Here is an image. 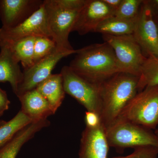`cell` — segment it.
<instances>
[{
    "mask_svg": "<svg viewBox=\"0 0 158 158\" xmlns=\"http://www.w3.org/2000/svg\"><path fill=\"white\" fill-rule=\"evenodd\" d=\"M76 54L69 66L79 76L94 85L122 73L114 51L107 43L90 44L78 49Z\"/></svg>",
    "mask_w": 158,
    "mask_h": 158,
    "instance_id": "6da1fadb",
    "label": "cell"
},
{
    "mask_svg": "<svg viewBox=\"0 0 158 158\" xmlns=\"http://www.w3.org/2000/svg\"><path fill=\"white\" fill-rule=\"evenodd\" d=\"M139 77L118 73L98 85L101 123L105 129L116 121L128 103L138 92Z\"/></svg>",
    "mask_w": 158,
    "mask_h": 158,
    "instance_id": "7a4b0ae2",
    "label": "cell"
},
{
    "mask_svg": "<svg viewBox=\"0 0 158 158\" xmlns=\"http://www.w3.org/2000/svg\"><path fill=\"white\" fill-rule=\"evenodd\" d=\"M117 119L148 129H156L158 126V85L146 87L138 92L123 108Z\"/></svg>",
    "mask_w": 158,
    "mask_h": 158,
    "instance_id": "3957f363",
    "label": "cell"
},
{
    "mask_svg": "<svg viewBox=\"0 0 158 158\" xmlns=\"http://www.w3.org/2000/svg\"><path fill=\"white\" fill-rule=\"evenodd\" d=\"M105 130L110 147L117 149L144 146L158 147V139L155 133L133 123L117 119Z\"/></svg>",
    "mask_w": 158,
    "mask_h": 158,
    "instance_id": "277c9868",
    "label": "cell"
},
{
    "mask_svg": "<svg viewBox=\"0 0 158 158\" xmlns=\"http://www.w3.org/2000/svg\"><path fill=\"white\" fill-rule=\"evenodd\" d=\"M48 26L51 38L60 50L72 51L69 37L81 10H70L57 5L54 0H44Z\"/></svg>",
    "mask_w": 158,
    "mask_h": 158,
    "instance_id": "5b68a950",
    "label": "cell"
},
{
    "mask_svg": "<svg viewBox=\"0 0 158 158\" xmlns=\"http://www.w3.org/2000/svg\"><path fill=\"white\" fill-rule=\"evenodd\" d=\"M102 37L113 48L121 72L139 77L146 57L133 34L118 36L103 34Z\"/></svg>",
    "mask_w": 158,
    "mask_h": 158,
    "instance_id": "8992f818",
    "label": "cell"
},
{
    "mask_svg": "<svg viewBox=\"0 0 158 158\" xmlns=\"http://www.w3.org/2000/svg\"><path fill=\"white\" fill-rule=\"evenodd\" d=\"M60 73L65 93L75 99L87 111L96 113L100 116L101 102L98 85L79 76L69 66L62 67Z\"/></svg>",
    "mask_w": 158,
    "mask_h": 158,
    "instance_id": "52a82bcc",
    "label": "cell"
},
{
    "mask_svg": "<svg viewBox=\"0 0 158 158\" xmlns=\"http://www.w3.org/2000/svg\"><path fill=\"white\" fill-rule=\"evenodd\" d=\"M78 50L65 51L56 49L30 68L24 69L22 81L19 86L15 95L19 98L26 92L36 89L40 83L52 74L53 69L61 59L72 54H76Z\"/></svg>",
    "mask_w": 158,
    "mask_h": 158,
    "instance_id": "ba28073f",
    "label": "cell"
},
{
    "mask_svg": "<svg viewBox=\"0 0 158 158\" xmlns=\"http://www.w3.org/2000/svg\"><path fill=\"white\" fill-rule=\"evenodd\" d=\"M31 37L51 38L44 3L37 11L20 24L10 28H0V47Z\"/></svg>",
    "mask_w": 158,
    "mask_h": 158,
    "instance_id": "9c48e42d",
    "label": "cell"
},
{
    "mask_svg": "<svg viewBox=\"0 0 158 158\" xmlns=\"http://www.w3.org/2000/svg\"><path fill=\"white\" fill-rule=\"evenodd\" d=\"M144 56L158 57V29L151 11L143 1L133 33Z\"/></svg>",
    "mask_w": 158,
    "mask_h": 158,
    "instance_id": "30bf717a",
    "label": "cell"
},
{
    "mask_svg": "<svg viewBox=\"0 0 158 158\" xmlns=\"http://www.w3.org/2000/svg\"><path fill=\"white\" fill-rule=\"evenodd\" d=\"M115 11L102 0H86L79 12L72 32L84 35L94 33L98 26L105 20L115 16Z\"/></svg>",
    "mask_w": 158,
    "mask_h": 158,
    "instance_id": "8fae6325",
    "label": "cell"
},
{
    "mask_svg": "<svg viewBox=\"0 0 158 158\" xmlns=\"http://www.w3.org/2000/svg\"><path fill=\"white\" fill-rule=\"evenodd\" d=\"M44 0H0L2 27L10 28L25 21L40 8Z\"/></svg>",
    "mask_w": 158,
    "mask_h": 158,
    "instance_id": "7c38bea8",
    "label": "cell"
},
{
    "mask_svg": "<svg viewBox=\"0 0 158 158\" xmlns=\"http://www.w3.org/2000/svg\"><path fill=\"white\" fill-rule=\"evenodd\" d=\"M109 147L101 123L95 127H86L81 135L79 158H108Z\"/></svg>",
    "mask_w": 158,
    "mask_h": 158,
    "instance_id": "4fadbf2b",
    "label": "cell"
},
{
    "mask_svg": "<svg viewBox=\"0 0 158 158\" xmlns=\"http://www.w3.org/2000/svg\"><path fill=\"white\" fill-rule=\"evenodd\" d=\"M18 98L21 104L20 110L33 122L47 119L56 113L49 103L36 89L26 92Z\"/></svg>",
    "mask_w": 158,
    "mask_h": 158,
    "instance_id": "5bb4252c",
    "label": "cell"
},
{
    "mask_svg": "<svg viewBox=\"0 0 158 158\" xmlns=\"http://www.w3.org/2000/svg\"><path fill=\"white\" fill-rule=\"evenodd\" d=\"M50 124V122L47 118L31 123L23 128L11 140L0 147V158H16L23 145Z\"/></svg>",
    "mask_w": 158,
    "mask_h": 158,
    "instance_id": "9a60e30c",
    "label": "cell"
},
{
    "mask_svg": "<svg viewBox=\"0 0 158 158\" xmlns=\"http://www.w3.org/2000/svg\"><path fill=\"white\" fill-rule=\"evenodd\" d=\"M0 83H10L15 94L23 81V72L19 61L10 49L6 46L0 47Z\"/></svg>",
    "mask_w": 158,
    "mask_h": 158,
    "instance_id": "2e32d148",
    "label": "cell"
},
{
    "mask_svg": "<svg viewBox=\"0 0 158 158\" xmlns=\"http://www.w3.org/2000/svg\"><path fill=\"white\" fill-rule=\"evenodd\" d=\"M36 89L49 103L56 113L62 105L65 96L61 74H52L40 83Z\"/></svg>",
    "mask_w": 158,
    "mask_h": 158,
    "instance_id": "e0dca14e",
    "label": "cell"
},
{
    "mask_svg": "<svg viewBox=\"0 0 158 158\" xmlns=\"http://www.w3.org/2000/svg\"><path fill=\"white\" fill-rule=\"evenodd\" d=\"M137 18L128 19L113 16L102 22L94 33L115 36L133 34Z\"/></svg>",
    "mask_w": 158,
    "mask_h": 158,
    "instance_id": "ac0fdd59",
    "label": "cell"
},
{
    "mask_svg": "<svg viewBox=\"0 0 158 158\" xmlns=\"http://www.w3.org/2000/svg\"><path fill=\"white\" fill-rule=\"evenodd\" d=\"M36 37H27L3 45L10 49L24 69H27L34 64V45Z\"/></svg>",
    "mask_w": 158,
    "mask_h": 158,
    "instance_id": "d6986e66",
    "label": "cell"
},
{
    "mask_svg": "<svg viewBox=\"0 0 158 158\" xmlns=\"http://www.w3.org/2000/svg\"><path fill=\"white\" fill-rule=\"evenodd\" d=\"M32 121L21 110L9 121L0 120V147L8 142L19 131Z\"/></svg>",
    "mask_w": 158,
    "mask_h": 158,
    "instance_id": "ffe728a7",
    "label": "cell"
},
{
    "mask_svg": "<svg viewBox=\"0 0 158 158\" xmlns=\"http://www.w3.org/2000/svg\"><path fill=\"white\" fill-rule=\"evenodd\" d=\"M158 85V57H146L140 70L138 92L149 86Z\"/></svg>",
    "mask_w": 158,
    "mask_h": 158,
    "instance_id": "44dd1931",
    "label": "cell"
},
{
    "mask_svg": "<svg viewBox=\"0 0 158 158\" xmlns=\"http://www.w3.org/2000/svg\"><path fill=\"white\" fill-rule=\"evenodd\" d=\"M56 49V43L52 38L36 37L34 45V64L47 56Z\"/></svg>",
    "mask_w": 158,
    "mask_h": 158,
    "instance_id": "7402d4cb",
    "label": "cell"
},
{
    "mask_svg": "<svg viewBox=\"0 0 158 158\" xmlns=\"http://www.w3.org/2000/svg\"><path fill=\"white\" fill-rule=\"evenodd\" d=\"M143 2V0H122L115 16L128 19L137 18Z\"/></svg>",
    "mask_w": 158,
    "mask_h": 158,
    "instance_id": "603a6c76",
    "label": "cell"
},
{
    "mask_svg": "<svg viewBox=\"0 0 158 158\" xmlns=\"http://www.w3.org/2000/svg\"><path fill=\"white\" fill-rule=\"evenodd\" d=\"M158 155V147L154 146H144L136 148L131 154L125 156L114 157L110 158H156Z\"/></svg>",
    "mask_w": 158,
    "mask_h": 158,
    "instance_id": "cb8c5ba5",
    "label": "cell"
},
{
    "mask_svg": "<svg viewBox=\"0 0 158 158\" xmlns=\"http://www.w3.org/2000/svg\"><path fill=\"white\" fill-rule=\"evenodd\" d=\"M57 5L65 9L81 10L85 6L86 0H54Z\"/></svg>",
    "mask_w": 158,
    "mask_h": 158,
    "instance_id": "d4e9b609",
    "label": "cell"
},
{
    "mask_svg": "<svg viewBox=\"0 0 158 158\" xmlns=\"http://www.w3.org/2000/svg\"><path fill=\"white\" fill-rule=\"evenodd\" d=\"M85 121L86 127H95L101 123L100 118L98 114L87 111L85 112Z\"/></svg>",
    "mask_w": 158,
    "mask_h": 158,
    "instance_id": "484cf974",
    "label": "cell"
},
{
    "mask_svg": "<svg viewBox=\"0 0 158 158\" xmlns=\"http://www.w3.org/2000/svg\"><path fill=\"white\" fill-rule=\"evenodd\" d=\"M10 102L6 91L0 88V111L4 113L9 109Z\"/></svg>",
    "mask_w": 158,
    "mask_h": 158,
    "instance_id": "4316f807",
    "label": "cell"
},
{
    "mask_svg": "<svg viewBox=\"0 0 158 158\" xmlns=\"http://www.w3.org/2000/svg\"><path fill=\"white\" fill-rule=\"evenodd\" d=\"M151 11L153 19L158 23V0H145Z\"/></svg>",
    "mask_w": 158,
    "mask_h": 158,
    "instance_id": "83f0119b",
    "label": "cell"
},
{
    "mask_svg": "<svg viewBox=\"0 0 158 158\" xmlns=\"http://www.w3.org/2000/svg\"><path fill=\"white\" fill-rule=\"evenodd\" d=\"M110 8L116 12L122 2V0H102Z\"/></svg>",
    "mask_w": 158,
    "mask_h": 158,
    "instance_id": "f1b7e54d",
    "label": "cell"
},
{
    "mask_svg": "<svg viewBox=\"0 0 158 158\" xmlns=\"http://www.w3.org/2000/svg\"><path fill=\"white\" fill-rule=\"evenodd\" d=\"M155 134H156V136H157V137L158 139V129L156 130L155 132Z\"/></svg>",
    "mask_w": 158,
    "mask_h": 158,
    "instance_id": "f546056e",
    "label": "cell"
},
{
    "mask_svg": "<svg viewBox=\"0 0 158 158\" xmlns=\"http://www.w3.org/2000/svg\"><path fill=\"white\" fill-rule=\"evenodd\" d=\"M3 114V113H2V112H1V111H0V117H1V116H2Z\"/></svg>",
    "mask_w": 158,
    "mask_h": 158,
    "instance_id": "4dcf8cb0",
    "label": "cell"
},
{
    "mask_svg": "<svg viewBox=\"0 0 158 158\" xmlns=\"http://www.w3.org/2000/svg\"><path fill=\"white\" fill-rule=\"evenodd\" d=\"M156 24H157V26L158 29V23H156Z\"/></svg>",
    "mask_w": 158,
    "mask_h": 158,
    "instance_id": "1f68e13d",
    "label": "cell"
}]
</instances>
